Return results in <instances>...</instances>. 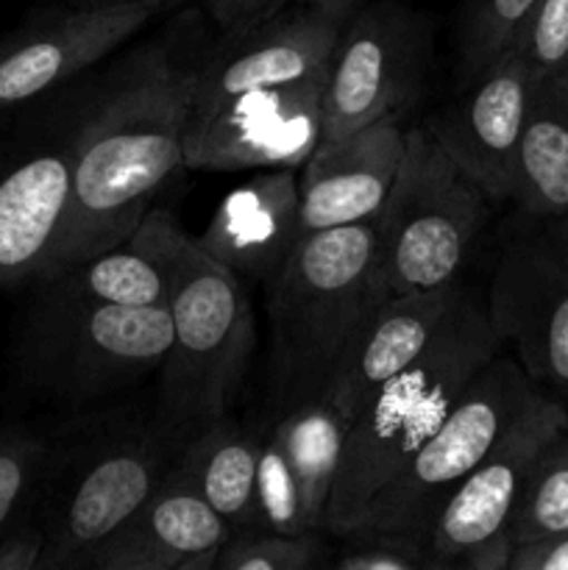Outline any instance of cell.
<instances>
[{"mask_svg":"<svg viewBox=\"0 0 568 570\" xmlns=\"http://www.w3.org/2000/svg\"><path fill=\"white\" fill-rule=\"evenodd\" d=\"M198 67L148 48L78 122L70 134V217L42 278L123 243L154 209L159 189L187 170L184 137Z\"/></svg>","mask_w":568,"mask_h":570,"instance_id":"1","label":"cell"},{"mask_svg":"<svg viewBox=\"0 0 568 570\" xmlns=\"http://www.w3.org/2000/svg\"><path fill=\"white\" fill-rule=\"evenodd\" d=\"M278 410L326 399L345 351L390 295L373 220L298 239L265 284Z\"/></svg>","mask_w":568,"mask_h":570,"instance_id":"2","label":"cell"},{"mask_svg":"<svg viewBox=\"0 0 568 570\" xmlns=\"http://www.w3.org/2000/svg\"><path fill=\"white\" fill-rule=\"evenodd\" d=\"M499 348L484 301L466 289L438 340L407 371L382 384L349 423L323 534H351L365 507L401 476Z\"/></svg>","mask_w":568,"mask_h":570,"instance_id":"3","label":"cell"},{"mask_svg":"<svg viewBox=\"0 0 568 570\" xmlns=\"http://www.w3.org/2000/svg\"><path fill=\"white\" fill-rule=\"evenodd\" d=\"M173 343L161 362L159 417L182 443L232 415L256 348V321L237 273L184 234L170 293Z\"/></svg>","mask_w":568,"mask_h":570,"instance_id":"4","label":"cell"},{"mask_svg":"<svg viewBox=\"0 0 568 570\" xmlns=\"http://www.w3.org/2000/svg\"><path fill=\"white\" fill-rule=\"evenodd\" d=\"M182 440L154 423H117L65 454L50 451L39 490L48 534L42 570H89L95 551L145 504L182 451Z\"/></svg>","mask_w":568,"mask_h":570,"instance_id":"5","label":"cell"},{"mask_svg":"<svg viewBox=\"0 0 568 570\" xmlns=\"http://www.w3.org/2000/svg\"><path fill=\"white\" fill-rule=\"evenodd\" d=\"M20 343L22 373L61 401H95L159 371L173 343L167 306H117L39 287Z\"/></svg>","mask_w":568,"mask_h":570,"instance_id":"6","label":"cell"},{"mask_svg":"<svg viewBox=\"0 0 568 570\" xmlns=\"http://www.w3.org/2000/svg\"><path fill=\"white\" fill-rule=\"evenodd\" d=\"M490 198L449 159L427 126L404 134V159L373 217L390 293L454 284L488 217Z\"/></svg>","mask_w":568,"mask_h":570,"instance_id":"7","label":"cell"},{"mask_svg":"<svg viewBox=\"0 0 568 570\" xmlns=\"http://www.w3.org/2000/svg\"><path fill=\"white\" fill-rule=\"evenodd\" d=\"M532 393V379L516 356L496 354L462 390L438 432L401 476L365 507L351 534H384L427 557V538L438 512L516 421Z\"/></svg>","mask_w":568,"mask_h":570,"instance_id":"8","label":"cell"},{"mask_svg":"<svg viewBox=\"0 0 568 570\" xmlns=\"http://www.w3.org/2000/svg\"><path fill=\"white\" fill-rule=\"evenodd\" d=\"M568 429L566 401L535 387L516 421L449 495L427 538L429 570H507L510 521L532 465Z\"/></svg>","mask_w":568,"mask_h":570,"instance_id":"9","label":"cell"},{"mask_svg":"<svg viewBox=\"0 0 568 570\" xmlns=\"http://www.w3.org/2000/svg\"><path fill=\"white\" fill-rule=\"evenodd\" d=\"M429 33L393 0L362 3L340 28L323 83L321 142H334L388 115H401L423 81Z\"/></svg>","mask_w":568,"mask_h":570,"instance_id":"10","label":"cell"},{"mask_svg":"<svg viewBox=\"0 0 568 570\" xmlns=\"http://www.w3.org/2000/svg\"><path fill=\"white\" fill-rule=\"evenodd\" d=\"M484 309L535 387L568 404V267L540 234L501 250Z\"/></svg>","mask_w":568,"mask_h":570,"instance_id":"11","label":"cell"},{"mask_svg":"<svg viewBox=\"0 0 568 570\" xmlns=\"http://www.w3.org/2000/svg\"><path fill=\"white\" fill-rule=\"evenodd\" d=\"M326 70L290 87L243 95L187 126L184 167L237 173L304 165L321 142Z\"/></svg>","mask_w":568,"mask_h":570,"instance_id":"12","label":"cell"},{"mask_svg":"<svg viewBox=\"0 0 568 570\" xmlns=\"http://www.w3.org/2000/svg\"><path fill=\"white\" fill-rule=\"evenodd\" d=\"M340 28L343 22L326 11L298 3V9H282L248 31L228 33L198 67L189 126L243 95L315 78L332 61Z\"/></svg>","mask_w":568,"mask_h":570,"instance_id":"13","label":"cell"},{"mask_svg":"<svg viewBox=\"0 0 568 570\" xmlns=\"http://www.w3.org/2000/svg\"><path fill=\"white\" fill-rule=\"evenodd\" d=\"M535 76L512 48L496 56L466 92L427 122L449 159L493 204L512 198L518 142L532 98Z\"/></svg>","mask_w":568,"mask_h":570,"instance_id":"14","label":"cell"},{"mask_svg":"<svg viewBox=\"0 0 568 570\" xmlns=\"http://www.w3.org/2000/svg\"><path fill=\"white\" fill-rule=\"evenodd\" d=\"M56 11L0 42V111L28 104L81 76L148 22L145 0H84Z\"/></svg>","mask_w":568,"mask_h":570,"instance_id":"15","label":"cell"},{"mask_svg":"<svg viewBox=\"0 0 568 570\" xmlns=\"http://www.w3.org/2000/svg\"><path fill=\"white\" fill-rule=\"evenodd\" d=\"M70 137L0 154V287L39 282L67 232Z\"/></svg>","mask_w":568,"mask_h":570,"instance_id":"16","label":"cell"},{"mask_svg":"<svg viewBox=\"0 0 568 570\" xmlns=\"http://www.w3.org/2000/svg\"><path fill=\"white\" fill-rule=\"evenodd\" d=\"M401 115H388L334 142H317L298 167L301 237L373 220L404 159Z\"/></svg>","mask_w":568,"mask_h":570,"instance_id":"17","label":"cell"},{"mask_svg":"<svg viewBox=\"0 0 568 570\" xmlns=\"http://www.w3.org/2000/svg\"><path fill=\"white\" fill-rule=\"evenodd\" d=\"M228 534L176 456L145 504L95 551L89 570H215Z\"/></svg>","mask_w":568,"mask_h":570,"instance_id":"18","label":"cell"},{"mask_svg":"<svg viewBox=\"0 0 568 570\" xmlns=\"http://www.w3.org/2000/svg\"><path fill=\"white\" fill-rule=\"evenodd\" d=\"M466 295L460 282L423 293H390L362 326L329 387V404L354 421L382 384L412 365L438 340Z\"/></svg>","mask_w":568,"mask_h":570,"instance_id":"19","label":"cell"},{"mask_svg":"<svg viewBox=\"0 0 568 570\" xmlns=\"http://www.w3.org/2000/svg\"><path fill=\"white\" fill-rule=\"evenodd\" d=\"M195 239L243 282H271L301 239L298 167H271L234 187Z\"/></svg>","mask_w":568,"mask_h":570,"instance_id":"20","label":"cell"},{"mask_svg":"<svg viewBox=\"0 0 568 570\" xmlns=\"http://www.w3.org/2000/svg\"><path fill=\"white\" fill-rule=\"evenodd\" d=\"M184 228L167 209H150L123 243L67 265L39 287L95 304L167 306Z\"/></svg>","mask_w":568,"mask_h":570,"instance_id":"21","label":"cell"},{"mask_svg":"<svg viewBox=\"0 0 568 570\" xmlns=\"http://www.w3.org/2000/svg\"><path fill=\"white\" fill-rule=\"evenodd\" d=\"M512 200L538 220L568 209V67L535 81L518 142Z\"/></svg>","mask_w":568,"mask_h":570,"instance_id":"22","label":"cell"},{"mask_svg":"<svg viewBox=\"0 0 568 570\" xmlns=\"http://www.w3.org/2000/svg\"><path fill=\"white\" fill-rule=\"evenodd\" d=\"M259 449V434L226 415L195 432L178 451L182 465L232 532L259 527L256 523Z\"/></svg>","mask_w":568,"mask_h":570,"instance_id":"23","label":"cell"},{"mask_svg":"<svg viewBox=\"0 0 568 570\" xmlns=\"http://www.w3.org/2000/svg\"><path fill=\"white\" fill-rule=\"evenodd\" d=\"M273 432L282 440L306 515L312 527L323 532V515L337 482L349 421L329 404V399H315L284 410Z\"/></svg>","mask_w":568,"mask_h":570,"instance_id":"24","label":"cell"},{"mask_svg":"<svg viewBox=\"0 0 568 570\" xmlns=\"http://www.w3.org/2000/svg\"><path fill=\"white\" fill-rule=\"evenodd\" d=\"M568 529V429L557 434L532 465L510 521L512 549Z\"/></svg>","mask_w":568,"mask_h":570,"instance_id":"25","label":"cell"},{"mask_svg":"<svg viewBox=\"0 0 568 570\" xmlns=\"http://www.w3.org/2000/svg\"><path fill=\"white\" fill-rule=\"evenodd\" d=\"M50 445L26 429H0V534L33 512Z\"/></svg>","mask_w":568,"mask_h":570,"instance_id":"26","label":"cell"},{"mask_svg":"<svg viewBox=\"0 0 568 570\" xmlns=\"http://www.w3.org/2000/svg\"><path fill=\"white\" fill-rule=\"evenodd\" d=\"M256 529L276 534H315L298 482L276 432L262 438L259 465H256Z\"/></svg>","mask_w":568,"mask_h":570,"instance_id":"27","label":"cell"},{"mask_svg":"<svg viewBox=\"0 0 568 570\" xmlns=\"http://www.w3.org/2000/svg\"><path fill=\"white\" fill-rule=\"evenodd\" d=\"M323 532L276 534L265 529L232 532L221 546L215 570H310L329 566Z\"/></svg>","mask_w":568,"mask_h":570,"instance_id":"28","label":"cell"},{"mask_svg":"<svg viewBox=\"0 0 568 570\" xmlns=\"http://www.w3.org/2000/svg\"><path fill=\"white\" fill-rule=\"evenodd\" d=\"M535 0H462L460 65L462 81L484 70L516 39L518 26Z\"/></svg>","mask_w":568,"mask_h":570,"instance_id":"29","label":"cell"},{"mask_svg":"<svg viewBox=\"0 0 568 570\" xmlns=\"http://www.w3.org/2000/svg\"><path fill=\"white\" fill-rule=\"evenodd\" d=\"M535 81L568 67V0H535L510 45Z\"/></svg>","mask_w":568,"mask_h":570,"instance_id":"30","label":"cell"},{"mask_svg":"<svg viewBox=\"0 0 568 570\" xmlns=\"http://www.w3.org/2000/svg\"><path fill=\"white\" fill-rule=\"evenodd\" d=\"M329 566L337 570H429L427 557L412 546L384 534H349Z\"/></svg>","mask_w":568,"mask_h":570,"instance_id":"31","label":"cell"},{"mask_svg":"<svg viewBox=\"0 0 568 570\" xmlns=\"http://www.w3.org/2000/svg\"><path fill=\"white\" fill-rule=\"evenodd\" d=\"M45 549H48V534L42 521L37 512H28L0 534V570H42Z\"/></svg>","mask_w":568,"mask_h":570,"instance_id":"32","label":"cell"},{"mask_svg":"<svg viewBox=\"0 0 568 570\" xmlns=\"http://www.w3.org/2000/svg\"><path fill=\"white\" fill-rule=\"evenodd\" d=\"M212 20L223 28V33H243L259 22L271 20L293 0H204Z\"/></svg>","mask_w":568,"mask_h":570,"instance_id":"33","label":"cell"},{"mask_svg":"<svg viewBox=\"0 0 568 570\" xmlns=\"http://www.w3.org/2000/svg\"><path fill=\"white\" fill-rule=\"evenodd\" d=\"M507 570H568V529L516 546Z\"/></svg>","mask_w":568,"mask_h":570,"instance_id":"34","label":"cell"},{"mask_svg":"<svg viewBox=\"0 0 568 570\" xmlns=\"http://www.w3.org/2000/svg\"><path fill=\"white\" fill-rule=\"evenodd\" d=\"M540 237H543L546 245L555 250L557 259L568 267V209L560 212V215L549 217V220H543V232H540Z\"/></svg>","mask_w":568,"mask_h":570,"instance_id":"35","label":"cell"},{"mask_svg":"<svg viewBox=\"0 0 568 570\" xmlns=\"http://www.w3.org/2000/svg\"><path fill=\"white\" fill-rule=\"evenodd\" d=\"M295 3H306V6H315V9L326 11V14H332L334 20L345 22L351 14H354L356 9H360L365 0H295Z\"/></svg>","mask_w":568,"mask_h":570,"instance_id":"36","label":"cell"},{"mask_svg":"<svg viewBox=\"0 0 568 570\" xmlns=\"http://www.w3.org/2000/svg\"><path fill=\"white\" fill-rule=\"evenodd\" d=\"M145 3H154L156 6V3H161V0H145Z\"/></svg>","mask_w":568,"mask_h":570,"instance_id":"37","label":"cell"}]
</instances>
